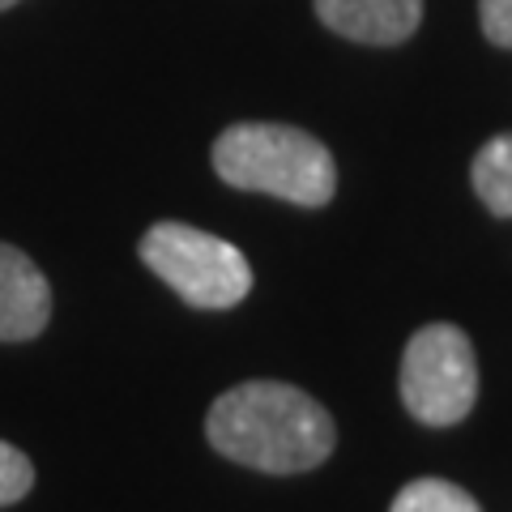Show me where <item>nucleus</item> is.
<instances>
[{"label": "nucleus", "mask_w": 512, "mask_h": 512, "mask_svg": "<svg viewBox=\"0 0 512 512\" xmlns=\"http://www.w3.org/2000/svg\"><path fill=\"white\" fill-rule=\"evenodd\" d=\"M214 453L261 474H303L333 453V419L312 393L282 380H244L205 414Z\"/></svg>", "instance_id": "nucleus-1"}, {"label": "nucleus", "mask_w": 512, "mask_h": 512, "mask_svg": "<svg viewBox=\"0 0 512 512\" xmlns=\"http://www.w3.org/2000/svg\"><path fill=\"white\" fill-rule=\"evenodd\" d=\"M210 158L218 180H227L231 188L269 192L303 210H320L338 192V163L329 146L295 124H231L227 133H218Z\"/></svg>", "instance_id": "nucleus-2"}, {"label": "nucleus", "mask_w": 512, "mask_h": 512, "mask_svg": "<svg viewBox=\"0 0 512 512\" xmlns=\"http://www.w3.org/2000/svg\"><path fill=\"white\" fill-rule=\"evenodd\" d=\"M141 261L154 269L188 308L227 312L252 291V265L227 239H218L188 222H154L141 235Z\"/></svg>", "instance_id": "nucleus-3"}, {"label": "nucleus", "mask_w": 512, "mask_h": 512, "mask_svg": "<svg viewBox=\"0 0 512 512\" xmlns=\"http://www.w3.org/2000/svg\"><path fill=\"white\" fill-rule=\"evenodd\" d=\"M478 402V359L466 329L436 320L406 342L402 406L423 427H453Z\"/></svg>", "instance_id": "nucleus-4"}, {"label": "nucleus", "mask_w": 512, "mask_h": 512, "mask_svg": "<svg viewBox=\"0 0 512 512\" xmlns=\"http://www.w3.org/2000/svg\"><path fill=\"white\" fill-rule=\"evenodd\" d=\"M312 9L333 35L367 47L406 43L423 22V0H312Z\"/></svg>", "instance_id": "nucleus-5"}, {"label": "nucleus", "mask_w": 512, "mask_h": 512, "mask_svg": "<svg viewBox=\"0 0 512 512\" xmlns=\"http://www.w3.org/2000/svg\"><path fill=\"white\" fill-rule=\"evenodd\" d=\"M52 320V286L22 248L0 244V342H30Z\"/></svg>", "instance_id": "nucleus-6"}, {"label": "nucleus", "mask_w": 512, "mask_h": 512, "mask_svg": "<svg viewBox=\"0 0 512 512\" xmlns=\"http://www.w3.org/2000/svg\"><path fill=\"white\" fill-rule=\"evenodd\" d=\"M470 180H474L478 201H483L495 218H512V133L491 137L487 146L474 154Z\"/></svg>", "instance_id": "nucleus-7"}, {"label": "nucleus", "mask_w": 512, "mask_h": 512, "mask_svg": "<svg viewBox=\"0 0 512 512\" xmlns=\"http://www.w3.org/2000/svg\"><path fill=\"white\" fill-rule=\"evenodd\" d=\"M389 512H483L478 500L448 478H414L393 495Z\"/></svg>", "instance_id": "nucleus-8"}, {"label": "nucleus", "mask_w": 512, "mask_h": 512, "mask_svg": "<svg viewBox=\"0 0 512 512\" xmlns=\"http://www.w3.org/2000/svg\"><path fill=\"white\" fill-rule=\"evenodd\" d=\"M30 487H35V466H30V457L22 448L0 440V508L26 500Z\"/></svg>", "instance_id": "nucleus-9"}, {"label": "nucleus", "mask_w": 512, "mask_h": 512, "mask_svg": "<svg viewBox=\"0 0 512 512\" xmlns=\"http://www.w3.org/2000/svg\"><path fill=\"white\" fill-rule=\"evenodd\" d=\"M478 26H483L487 43L512 52V0H478Z\"/></svg>", "instance_id": "nucleus-10"}, {"label": "nucleus", "mask_w": 512, "mask_h": 512, "mask_svg": "<svg viewBox=\"0 0 512 512\" xmlns=\"http://www.w3.org/2000/svg\"><path fill=\"white\" fill-rule=\"evenodd\" d=\"M13 5H18V0H0V9H13Z\"/></svg>", "instance_id": "nucleus-11"}]
</instances>
